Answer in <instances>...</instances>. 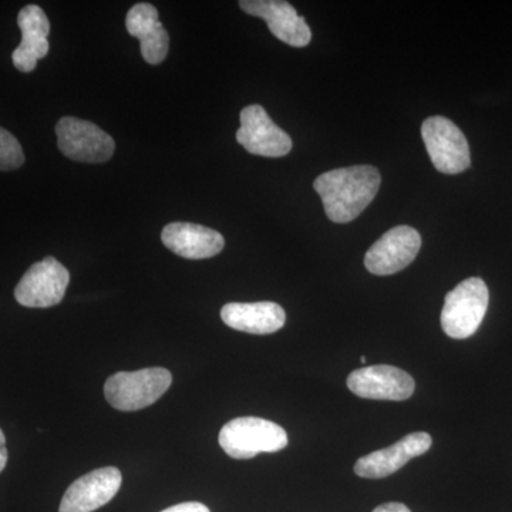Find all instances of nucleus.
Instances as JSON below:
<instances>
[{
    "label": "nucleus",
    "instance_id": "1",
    "mask_svg": "<svg viewBox=\"0 0 512 512\" xmlns=\"http://www.w3.org/2000/svg\"><path fill=\"white\" fill-rule=\"evenodd\" d=\"M382 177L373 165H353L320 174L313 187L326 215L336 224H348L366 210L379 192Z\"/></svg>",
    "mask_w": 512,
    "mask_h": 512
},
{
    "label": "nucleus",
    "instance_id": "2",
    "mask_svg": "<svg viewBox=\"0 0 512 512\" xmlns=\"http://www.w3.org/2000/svg\"><path fill=\"white\" fill-rule=\"evenodd\" d=\"M220 446L235 460H249L261 453H278L288 446V434L274 421L238 417L220 431Z\"/></svg>",
    "mask_w": 512,
    "mask_h": 512
},
{
    "label": "nucleus",
    "instance_id": "3",
    "mask_svg": "<svg viewBox=\"0 0 512 512\" xmlns=\"http://www.w3.org/2000/svg\"><path fill=\"white\" fill-rule=\"evenodd\" d=\"M173 383V376L163 367H150L137 372H119L104 384V396L114 409L136 412L160 399Z\"/></svg>",
    "mask_w": 512,
    "mask_h": 512
},
{
    "label": "nucleus",
    "instance_id": "4",
    "mask_svg": "<svg viewBox=\"0 0 512 512\" xmlns=\"http://www.w3.org/2000/svg\"><path fill=\"white\" fill-rule=\"evenodd\" d=\"M490 292L481 278H468L448 292L441 311V328L453 339H467L480 328Z\"/></svg>",
    "mask_w": 512,
    "mask_h": 512
},
{
    "label": "nucleus",
    "instance_id": "5",
    "mask_svg": "<svg viewBox=\"0 0 512 512\" xmlns=\"http://www.w3.org/2000/svg\"><path fill=\"white\" fill-rule=\"evenodd\" d=\"M57 147L63 156L77 163H106L113 157V137L92 121L63 117L56 124Z\"/></svg>",
    "mask_w": 512,
    "mask_h": 512
},
{
    "label": "nucleus",
    "instance_id": "6",
    "mask_svg": "<svg viewBox=\"0 0 512 512\" xmlns=\"http://www.w3.org/2000/svg\"><path fill=\"white\" fill-rule=\"evenodd\" d=\"M431 163L440 173H463L471 165L470 146L463 131L446 117H429L421 126Z\"/></svg>",
    "mask_w": 512,
    "mask_h": 512
},
{
    "label": "nucleus",
    "instance_id": "7",
    "mask_svg": "<svg viewBox=\"0 0 512 512\" xmlns=\"http://www.w3.org/2000/svg\"><path fill=\"white\" fill-rule=\"evenodd\" d=\"M70 274L52 256L30 266L15 289L16 301L26 308H52L66 295Z\"/></svg>",
    "mask_w": 512,
    "mask_h": 512
},
{
    "label": "nucleus",
    "instance_id": "8",
    "mask_svg": "<svg viewBox=\"0 0 512 512\" xmlns=\"http://www.w3.org/2000/svg\"><path fill=\"white\" fill-rule=\"evenodd\" d=\"M237 141L254 156L285 157L292 150V138L276 126L259 104H252L241 111Z\"/></svg>",
    "mask_w": 512,
    "mask_h": 512
},
{
    "label": "nucleus",
    "instance_id": "9",
    "mask_svg": "<svg viewBox=\"0 0 512 512\" xmlns=\"http://www.w3.org/2000/svg\"><path fill=\"white\" fill-rule=\"evenodd\" d=\"M421 237L409 225L394 227L366 252L365 265L373 275H393L412 264L419 254Z\"/></svg>",
    "mask_w": 512,
    "mask_h": 512
},
{
    "label": "nucleus",
    "instance_id": "10",
    "mask_svg": "<svg viewBox=\"0 0 512 512\" xmlns=\"http://www.w3.org/2000/svg\"><path fill=\"white\" fill-rule=\"evenodd\" d=\"M348 387L350 392L362 399L402 402L412 397L416 383L409 373L399 367L377 365L350 373Z\"/></svg>",
    "mask_w": 512,
    "mask_h": 512
},
{
    "label": "nucleus",
    "instance_id": "11",
    "mask_svg": "<svg viewBox=\"0 0 512 512\" xmlns=\"http://www.w3.org/2000/svg\"><path fill=\"white\" fill-rule=\"evenodd\" d=\"M123 476L119 468H97L74 481L60 503L59 512H93L109 504L119 493Z\"/></svg>",
    "mask_w": 512,
    "mask_h": 512
},
{
    "label": "nucleus",
    "instance_id": "12",
    "mask_svg": "<svg viewBox=\"0 0 512 512\" xmlns=\"http://www.w3.org/2000/svg\"><path fill=\"white\" fill-rule=\"evenodd\" d=\"M239 6L248 15L264 19L272 35L293 47L311 43L312 32L306 20L284 0H241Z\"/></svg>",
    "mask_w": 512,
    "mask_h": 512
},
{
    "label": "nucleus",
    "instance_id": "13",
    "mask_svg": "<svg viewBox=\"0 0 512 512\" xmlns=\"http://www.w3.org/2000/svg\"><path fill=\"white\" fill-rule=\"evenodd\" d=\"M433 439L429 433L417 431L397 441L393 446L373 451L359 458L355 464V473L363 478H384L392 476L406 466L412 458L423 456L430 450Z\"/></svg>",
    "mask_w": 512,
    "mask_h": 512
},
{
    "label": "nucleus",
    "instance_id": "14",
    "mask_svg": "<svg viewBox=\"0 0 512 512\" xmlns=\"http://www.w3.org/2000/svg\"><path fill=\"white\" fill-rule=\"evenodd\" d=\"M161 241L175 255L185 259L212 258L225 247L220 232L190 222L168 224L161 232Z\"/></svg>",
    "mask_w": 512,
    "mask_h": 512
},
{
    "label": "nucleus",
    "instance_id": "15",
    "mask_svg": "<svg viewBox=\"0 0 512 512\" xmlns=\"http://www.w3.org/2000/svg\"><path fill=\"white\" fill-rule=\"evenodd\" d=\"M18 25L22 32V42L12 53L13 64L22 73L36 69L37 62L49 53L50 22L45 10L40 6H25L19 12Z\"/></svg>",
    "mask_w": 512,
    "mask_h": 512
},
{
    "label": "nucleus",
    "instance_id": "16",
    "mask_svg": "<svg viewBox=\"0 0 512 512\" xmlns=\"http://www.w3.org/2000/svg\"><path fill=\"white\" fill-rule=\"evenodd\" d=\"M158 18L156 6L150 3H137L126 18L127 32L140 40L141 55L150 64L163 63L170 49V36Z\"/></svg>",
    "mask_w": 512,
    "mask_h": 512
},
{
    "label": "nucleus",
    "instance_id": "17",
    "mask_svg": "<svg viewBox=\"0 0 512 512\" xmlns=\"http://www.w3.org/2000/svg\"><path fill=\"white\" fill-rule=\"evenodd\" d=\"M221 318L229 328L251 335H271L284 328L286 313L275 302L227 303Z\"/></svg>",
    "mask_w": 512,
    "mask_h": 512
},
{
    "label": "nucleus",
    "instance_id": "18",
    "mask_svg": "<svg viewBox=\"0 0 512 512\" xmlns=\"http://www.w3.org/2000/svg\"><path fill=\"white\" fill-rule=\"evenodd\" d=\"M25 163V154L18 138L0 127V171L18 170Z\"/></svg>",
    "mask_w": 512,
    "mask_h": 512
},
{
    "label": "nucleus",
    "instance_id": "19",
    "mask_svg": "<svg viewBox=\"0 0 512 512\" xmlns=\"http://www.w3.org/2000/svg\"><path fill=\"white\" fill-rule=\"evenodd\" d=\"M161 512H211L207 505L201 503H181Z\"/></svg>",
    "mask_w": 512,
    "mask_h": 512
},
{
    "label": "nucleus",
    "instance_id": "20",
    "mask_svg": "<svg viewBox=\"0 0 512 512\" xmlns=\"http://www.w3.org/2000/svg\"><path fill=\"white\" fill-rule=\"evenodd\" d=\"M373 512H412L402 503H386L379 505Z\"/></svg>",
    "mask_w": 512,
    "mask_h": 512
},
{
    "label": "nucleus",
    "instance_id": "21",
    "mask_svg": "<svg viewBox=\"0 0 512 512\" xmlns=\"http://www.w3.org/2000/svg\"><path fill=\"white\" fill-rule=\"evenodd\" d=\"M6 464H8V448H6L5 434L0 429V473L5 470Z\"/></svg>",
    "mask_w": 512,
    "mask_h": 512
},
{
    "label": "nucleus",
    "instance_id": "22",
    "mask_svg": "<svg viewBox=\"0 0 512 512\" xmlns=\"http://www.w3.org/2000/svg\"><path fill=\"white\" fill-rule=\"evenodd\" d=\"M360 362H362L363 365H366L367 357L366 356H360Z\"/></svg>",
    "mask_w": 512,
    "mask_h": 512
}]
</instances>
